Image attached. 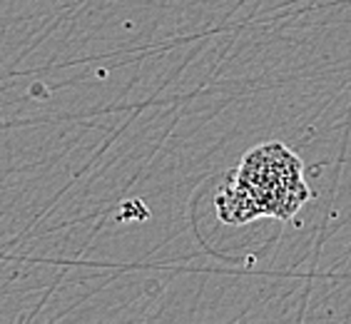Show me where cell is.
<instances>
[{
	"label": "cell",
	"mask_w": 351,
	"mask_h": 324,
	"mask_svg": "<svg viewBox=\"0 0 351 324\" xmlns=\"http://www.w3.org/2000/svg\"><path fill=\"white\" fill-rule=\"evenodd\" d=\"M217 212H219V217H222L224 222L230 224H244L250 222V220H254V217L264 215L259 200L242 183L224 187L217 195Z\"/></svg>",
	"instance_id": "7a4b0ae2"
},
{
	"label": "cell",
	"mask_w": 351,
	"mask_h": 324,
	"mask_svg": "<svg viewBox=\"0 0 351 324\" xmlns=\"http://www.w3.org/2000/svg\"><path fill=\"white\" fill-rule=\"evenodd\" d=\"M237 183L257 197L264 215L289 217L309 197L302 183V162L279 142H269L244 157Z\"/></svg>",
	"instance_id": "6da1fadb"
}]
</instances>
